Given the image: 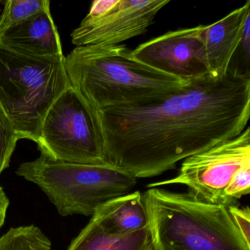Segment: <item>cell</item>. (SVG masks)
Listing matches in <instances>:
<instances>
[{
    "mask_svg": "<svg viewBox=\"0 0 250 250\" xmlns=\"http://www.w3.org/2000/svg\"><path fill=\"white\" fill-rule=\"evenodd\" d=\"M227 208L246 244L250 247V210L248 206L241 208L232 204L227 206Z\"/></svg>",
    "mask_w": 250,
    "mask_h": 250,
    "instance_id": "18",
    "label": "cell"
},
{
    "mask_svg": "<svg viewBox=\"0 0 250 250\" xmlns=\"http://www.w3.org/2000/svg\"><path fill=\"white\" fill-rule=\"evenodd\" d=\"M9 205V198L4 191L3 188L0 187V229L5 223Z\"/></svg>",
    "mask_w": 250,
    "mask_h": 250,
    "instance_id": "19",
    "label": "cell"
},
{
    "mask_svg": "<svg viewBox=\"0 0 250 250\" xmlns=\"http://www.w3.org/2000/svg\"><path fill=\"white\" fill-rule=\"evenodd\" d=\"M16 173L37 185L62 216H92L106 202L129 193L137 183L129 172L109 162L69 163L42 153L21 164Z\"/></svg>",
    "mask_w": 250,
    "mask_h": 250,
    "instance_id": "5",
    "label": "cell"
},
{
    "mask_svg": "<svg viewBox=\"0 0 250 250\" xmlns=\"http://www.w3.org/2000/svg\"><path fill=\"white\" fill-rule=\"evenodd\" d=\"M67 250H156L150 225L125 234L105 232L94 220L71 241Z\"/></svg>",
    "mask_w": 250,
    "mask_h": 250,
    "instance_id": "13",
    "label": "cell"
},
{
    "mask_svg": "<svg viewBox=\"0 0 250 250\" xmlns=\"http://www.w3.org/2000/svg\"><path fill=\"white\" fill-rule=\"evenodd\" d=\"M169 0H95L71 33L77 46L120 45L145 34Z\"/></svg>",
    "mask_w": 250,
    "mask_h": 250,
    "instance_id": "8",
    "label": "cell"
},
{
    "mask_svg": "<svg viewBox=\"0 0 250 250\" xmlns=\"http://www.w3.org/2000/svg\"><path fill=\"white\" fill-rule=\"evenodd\" d=\"M0 43L24 55L39 58L64 56L58 28L50 8L7 29L0 34Z\"/></svg>",
    "mask_w": 250,
    "mask_h": 250,
    "instance_id": "11",
    "label": "cell"
},
{
    "mask_svg": "<svg viewBox=\"0 0 250 250\" xmlns=\"http://www.w3.org/2000/svg\"><path fill=\"white\" fill-rule=\"evenodd\" d=\"M47 235L35 225L11 228L0 238V250H51Z\"/></svg>",
    "mask_w": 250,
    "mask_h": 250,
    "instance_id": "14",
    "label": "cell"
},
{
    "mask_svg": "<svg viewBox=\"0 0 250 250\" xmlns=\"http://www.w3.org/2000/svg\"><path fill=\"white\" fill-rule=\"evenodd\" d=\"M50 8L49 0H10L0 16V34L29 17Z\"/></svg>",
    "mask_w": 250,
    "mask_h": 250,
    "instance_id": "15",
    "label": "cell"
},
{
    "mask_svg": "<svg viewBox=\"0 0 250 250\" xmlns=\"http://www.w3.org/2000/svg\"><path fill=\"white\" fill-rule=\"evenodd\" d=\"M64 63L71 85L98 112L154 104L191 81L146 65L125 44L77 46Z\"/></svg>",
    "mask_w": 250,
    "mask_h": 250,
    "instance_id": "2",
    "label": "cell"
},
{
    "mask_svg": "<svg viewBox=\"0 0 250 250\" xmlns=\"http://www.w3.org/2000/svg\"><path fill=\"white\" fill-rule=\"evenodd\" d=\"M37 145L42 154L53 160L87 165L107 162L99 112L72 86L48 110Z\"/></svg>",
    "mask_w": 250,
    "mask_h": 250,
    "instance_id": "6",
    "label": "cell"
},
{
    "mask_svg": "<svg viewBox=\"0 0 250 250\" xmlns=\"http://www.w3.org/2000/svg\"><path fill=\"white\" fill-rule=\"evenodd\" d=\"M99 114L106 161L137 179L158 176L245 130L250 77L209 73L154 104Z\"/></svg>",
    "mask_w": 250,
    "mask_h": 250,
    "instance_id": "1",
    "label": "cell"
},
{
    "mask_svg": "<svg viewBox=\"0 0 250 250\" xmlns=\"http://www.w3.org/2000/svg\"><path fill=\"white\" fill-rule=\"evenodd\" d=\"M64 60L24 55L0 43V108L20 138L37 144L48 110L71 87Z\"/></svg>",
    "mask_w": 250,
    "mask_h": 250,
    "instance_id": "4",
    "label": "cell"
},
{
    "mask_svg": "<svg viewBox=\"0 0 250 250\" xmlns=\"http://www.w3.org/2000/svg\"><path fill=\"white\" fill-rule=\"evenodd\" d=\"M203 29L204 25H199L167 32L142 43L133 53L139 61L158 71L190 81L209 74L202 38Z\"/></svg>",
    "mask_w": 250,
    "mask_h": 250,
    "instance_id": "9",
    "label": "cell"
},
{
    "mask_svg": "<svg viewBox=\"0 0 250 250\" xmlns=\"http://www.w3.org/2000/svg\"><path fill=\"white\" fill-rule=\"evenodd\" d=\"M91 219L105 232L112 235L128 233L149 225L144 196L139 191L106 202Z\"/></svg>",
    "mask_w": 250,
    "mask_h": 250,
    "instance_id": "12",
    "label": "cell"
},
{
    "mask_svg": "<svg viewBox=\"0 0 250 250\" xmlns=\"http://www.w3.org/2000/svg\"><path fill=\"white\" fill-rule=\"evenodd\" d=\"M21 140L9 118L0 108V175L9 167L17 142Z\"/></svg>",
    "mask_w": 250,
    "mask_h": 250,
    "instance_id": "16",
    "label": "cell"
},
{
    "mask_svg": "<svg viewBox=\"0 0 250 250\" xmlns=\"http://www.w3.org/2000/svg\"><path fill=\"white\" fill-rule=\"evenodd\" d=\"M249 163L250 128L247 126L237 137L183 161L176 176L149 184L147 187L181 184L188 187V194L200 201L228 206L225 189L235 174Z\"/></svg>",
    "mask_w": 250,
    "mask_h": 250,
    "instance_id": "7",
    "label": "cell"
},
{
    "mask_svg": "<svg viewBox=\"0 0 250 250\" xmlns=\"http://www.w3.org/2000/svg\"><path fill=\"white\" fill-rule=\"evenodd\" d=\"M249 17L250 0L222 20L204 25L202 38L209 73L222 75L230 69L239 49L244 24Z\"/></svg>",
    "mask_w": 250,
    "mask_h": 250,
    "instance_id": "10",
    "label": "cell"
},
{
    "mask_svg": "<svg viewBox=\"0 0 250 250\" xmlns=\"http://www.w3.org/2000/svg\"><path fill=\"white\" fill-rule=\"evenodd\" d=\"M143 196L156 250H250L227 206L158 187Z\"/></svg>",
    "mask_w": 250,
    "mask_h": 250,
    "instance_id": "3",
    "label": "cell"
},
{
    "mask_svg": "<svg viewBox=\"0 0 250 250\" xmlns=\"http://www.w3.org/2000/svg\"><path fill=\"white\" fill-rule=\"evenodd\" d=\"M250 163L243 166L231 180L225 191V198L229 205L235 204L242 196L250 194Z\"/></svg>",
    "mask_w": 250,
    "mask_h": 250,
    "instance_id": "17",
    "label": "cell"
}]
</instances>
